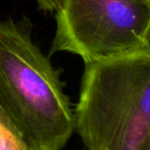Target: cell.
<instances>
[{
  "label": "cell",
  "mask_w": 150,
  "mask_h": 150,
  "mask_svg": "<svg viewBox=\"0 0 150 150\" xmlns=\"http://www.w3.org/2000/svg\"><path fill=\"white\" fill-rule=\"evenodd\" d=\"M28 19L0 21V108L29 150H62L74 115L54 68L31 38Z\"/></svg>",
  "instance_id": "cell-1"
},
{
  "label": "cell",
  "mask_w": 150,
  "mask_h": 150,
  "mask_svg": "<svg viewBox=\"0 0 150 150\" xmlns=\"http://www.w3.org/2000/svg\"><path fill=\"white\" fill-rule=\"evenodd\" d=\"M0 150H29L22 136L0 108Z\"/></svg>",
  "instance_id": "cell-4"
},
{
  "label": "cell",
  "mask_w": 150,
  "mask_h": 150,
  "mask_svg": "<svg viewBox=\"0 0 150 150\" xmlns=\"http://www.w3.org/2000/svg\"><path fill=\"white\" fill-rule=\"evenodd\" d=\"M50 54L84 64L150 54V0H61Z\"/></svg>",
  "instance_id": "cell-3"
},
{
  "label": "cell",
  "mask_w": 150,
  "mask_h": 150,
  "mask_svg": "<svg viewBox=\"0 0 150 150\" xmlns=\"http://www.w3.org/2000/svg\"><path fill=\"white\" fill-rule=\"evenodd\" d=\"M36 1H37L39 8L50 11H57L61 2V0H36Z\"/></svg>",
  "instance_id": "cell-5"
},
{
  "label": "cell",
  "mask_w": 150,
  "mask_h": 150,
  "mask_svg": "<svg viewBox=\"0 0 150 150\" xmlns=\"http://www.w3.org/2000/svg\"><path fill=\"white\" fill-rule=\"evenodd\" d=\"M73 115L83 150H150V54L84 64Z\"/></svg>",
  "instance_id": "cell-2"
}]
</instances>
